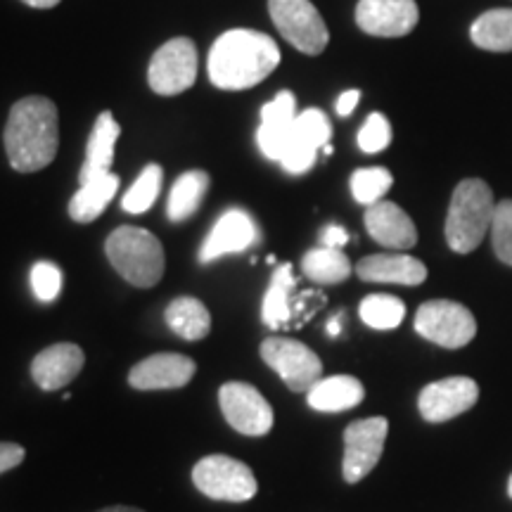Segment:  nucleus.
Listing matches in <instances>:
<instances>
[{"mask_svg": "<svg viewBox=\"0 0 512 512\" xmlns=\"http://www.w3.org/2000/svg\"><path fill=\"white\" fill-rule=\"evenodd\" d=\"M280 64L278 43L254 29H230L209 50V79L221 91L259 86Z\"/></svg>", "mask_w": 512, "mask_h": 512, "instance_id": "nucleus-1", "label": "nucleus"}, {"mask_svg": "<svg viewBox=\"0 0 512 512\" xmlns=\"http://www.w3.org/2000/svg\"><path fill=\"white\" fill-rule=\"evenodd\" d=\"M3 140L8 162L19 174H36L46 169L60 147V117L55 102L41 95L15 102Z\"/></svg>", "mask_w": 512, "mask_h": 512, "instance_id": "nucleus-2", "label": "nucleus"}, {"mask_svg": "<svg viewBox=\"0 0 512 512\" xmlns=\"http://www.w3.org/2000/svg\"><path fill=\"white\" fill-rule=\"evenodd\" d=\"M494 192L479 178H467L453 190L446 216V242L453 252L470 254L482 245L494 221Z\"/></svg>", "mask_w": 512, "mask_h": 512, "instance_id": "nucleus-3", "label": "nucleus"}, {"mask_svg": "<svg viewBox=\"0 0 512 512\" xmlns=\"http://www.w3.org/2000/svg\"><path fill=\"white\" fill-rule=\"evenodd\" d=\"M107 259L126 283L136 287H155L166 268L164 247L150 230L124 226L117 228L105 242Z\"/></svg>", "mask_w": 512, "mask_h": 512, "instance_id": "nucleus-4", "label": "nucleus"}, {"mask_svg": "<svg viewBox=\"0 0 512 512\" xmlns=\"http://www.w3.org/2000/svg\"><path fill=\"white\" fill-rule=\"evenodd\" d=\"M192 482L207 498L228 503L252 501L259 491L254 472L230 456H207L192 470Z\"/></svg>", "mask_w": 512, "mask_h": 512, "instance_id": "nucleus-5", "label": "nucleus"}, {"mask_svg": "<svg viewBox=\"0 0 512 512\" xmlns=\"http://www.w3.org/2000/svg\"><path fill=\"white\" fill-rule=\"evenodd\" d=\"M415 332L444 349H463L477 335V320L463 304L434 299L415 313Z\"/></svg>", "mask_w": 512, "mask_h": 512, "instance_id": "nucleus-6", "label": "nucleus"}, {"mask_svg": "<svg viewBox=\"0 0 512 512\" xmlns=\"http://www.w3.org/2000/svg\"><path fill=\"white\" fill-rule=\"evenodd\" d=\"M268 12L285 41L302 53L320 55L328 46V27L311 0H268Z\"/></svg>", "mask_w": 512, "mask_h": 512, "instance_id": "nucleus-7", "label": "nucleus"}, {"mask_svg": "<svg viewBox=\"0 0 512 512\" xmlns=\"http://www.w3.org/2000/svg\"><path fill=\"white\" fill-rule=\"evenodd\" d=\"M261 358L266 366L283 377L287 389L297 394H309V389L323 377V363L316 351L297 339L271 337L261 344Z\"/></svg>", "mask_w": 512, "mask_h": 512, "instance_id": "nucleus-8", "label": "nucleus"}, {"mask_svg": "<svg viewBox=\"0 0 512 512\" xmlns=\"http://www.w3.org/2000/svg\"><path fill=\"white\" fill-rule=\"evenodd\" d=\"M389 434V422L382 415L356 420L344 430V460L342 475L349 484L361 482L380 463L384 441Z\"/></svg>", "mask_w": 512, "mask_h": 512, "instance_id": "nucleus-9", "label": "nucleus"}, {"mask_svg": "<svg viewBox=\"0 0 512 512\" xmlns=\"http://www.w3.org/2000/svg\"><path fill=\"white\" fill-rule=\"evenodd\" d=\"M197 79V48L190 38H174L152 55L147 81L157 95H178Z\"/></svg>", "mask_w": 512, "mask_h": 512, "instance_id": "nucleus-10", "label": "nucleus"}, {"mask_svg": "<svg viewBox=\"0 0 512 512\" xmlns=\"http://www.w3.org/2000/svg\"><path fill=\"white\" fill-rule=\"evenodd\" d=\"M221 411L235 432L264 437L273 427V408L259 389L247 382H226L219 389Z\"/></svg>", "mask_w": 512, "mask_h": 512, "instance_id": "nucleus-11", "label": "nucleus"}, {"mask_svg": "<svg viewBox=\"0 0 512 512\" xmlns=\"http://www.w3.org/2000/svg\"><path fill=\"white\" fill-rule=\"evenodd\" d=\"M479 399V387L472 377H446L432 382L418 396L420 415L427 422H446L470 411Z\"/></svg>", "mask_w": 512, "mask_h": 512, "instance_id": "nucleus-12", "label": "nucleus"}, {"mask_svg": "<svg viewBox=\"0 0 512 512\" xmlns=\"http://www.w3.org/2000/svg\"><path fill=\"white\" fill-rule=\"evenodd\" d=\"M420 19L415 0H361L356 22L366 34L382 38H401L411 34Z\"/></svg>", "mask_w": 512, "mask_h": 512, "instance_id": "nucleus-13", "label": "nucleus"}, {"mask_svg": "<svg viewBox=\"0 0 512 512\" xmlns=\"http://www.w3.org/2000/svg\"><path fill=\"white\" fill-rule=\"evenodd\" d=\"M261 238L259 228L252 216L245 209H228L219 221L214 223L207 240L202 242L200 261L202 264H211V261L221 259V256L245 252L256 240Z\"/></svg>", "mask_w": 512, "mask_h": 512, "instance_id": "nucleus-14", "label": "nucleus"}, {"mask_svg": "<svg viewBox=\"0 0 512 512\" xmlns=\"http://www.w3.org/2000/svg\"><path fill=\"white\" fill-rule=\"evenodd\" d=\"M195 361L183 354H155L136 363L128 373V384L140 392L185 387L195 375Z\"/></svg>", "mask_w": 512, "mask_h": 512, "instance_id": "nucleus-15", "label": "nucleus"}, {"mask_svg": "<svg viewBox=\"0 0 512 512\" xmlns=\"http://www.w3.org/2000/svg\"><path fill=\"white\" fill-rule=\"evenodd\" d=\"M294 119H297V100L290 91L278 93L261 110V126L256 131V143H259V150L273 162H280L287 145H290Z\"/></svg>", "mask_w": 512, "mask_h": 512, "instance_id": "nucleus-16", "label": "nucleus"}, {"mask_svg": "<svg viewBox=\"0 0 512 512\" xmlns=\"http://www.w3.org/2000/svg\"><path fill=\"white\" fill-rule=\"evenodd\" d=\"M83 349L72 342H60L53 347L43 349L34 361H31V377L43 392H55V389L67 387L76 375L81 373Z\"/></svg>", "mask_w": 512, "mask_h": 512, "instance_id": "nucleus-17", "label": "nucleus"}, {"mask_svg": "<svg viewBox=\"0 0 512 512\" xmlns=\"http://www.w3.org/2000/svg\"><path fill=\"white\" fill-rule=\"evenodd\" d=\"M370 238L389 249H411L418 242V228L411 216L394 202H375L366 209Z\"/></svg>", "mask_w": 512, "mask_h": 512, "instance_id": "nucleus-18", "label": "nucleus"}, {"mask_svg": "<svg viewBox=\"0 0 512 512\" xmlns=\"http://www.w3.org/2000/svg\"><path fill=\"white\" fill-rule=\"evenodd\" d=\"M356 275L366 283L420 285L427 278V266L408 254H373L356 264Z\"/></svg>", "mask_w": 512, "mask_h": 512, "instance_id": "nucleus-19", "label": "nucleus"}, {"mask_svg": "<svg viewBox=\"0 0 512 512\" xmlns=\"http://www.w3.org/2000/svg\"><path fill=\"white\" fill-rule=\"evenodd\" d=\"M121 128L117 121H114L112 112H102L98 119H95V126L91 131V138H88L86 145V162L81 166L79 183H88L93 178L107 176L112 169L114 162V147H117Z\"/></svg>", "mask_w": 512, "mask_h": 512, "instance_id": "nucleus-20", "label": "nucleus"}, {"mask_svg": "<svg viewBox=\"0 0 512 512\" xmlns=\"http://www.w3.org/2000/svg\"><path fill=\"white\" fill-rule=\"evenodd\" d=\"M309 406L320 413H342L356 408L366 396L361 380L351 375H332L320 377V380L309 389Z\"/></svg>", "mask_w": 512, "mask_h": 512, "instance_id": "nucleus-21", "label": "nucleus"}, {"mask_svg": "<svg viewBox=\"0 0 512 512\" xmlns=\"http://www.w3.org/2000/svg\"><path fill=\"white\" fill-rule=\"evenodd\" d=\"M294 280L292 275V264H283L275 268L271 287H268L264 294V304H261V318L268 328L278 330L290 325L294 316Z\"/></svg>", "mask_w": 512, "mask_h": 512, "instance_id": "nucleus-22", "label": "nucleus"}, {"mask_svg": "<svg viewBox=\"0 0 512 512\" xmlns=\"http://www.w3.org/2000/svg\"><path fill=\"white\" fill-rule=\"evenodd\" d=\"M119 190V176L107 174L100 178H93V181L83 183L76 195L69 202V216L76 223H91L98 219V216L105 211L107 204L112 202V197L117 195Z\"/></svg>", "mask_w": 512, "mask_h": 512, "instance_id": "nucleus-23", "label": "nucleus"}, {"mask_svg": "<svg viewBox=\"0 0 512 512\" xmlns=\"http://www.w3.org/2000/svg\"><path fill=\"white\" fill-rule=\"evenodd\" d=\"M166 325L176 332L178 337L188 342H200L209 335L211 316L200 299L195 297H178L166 306Z\"/></svg>", "mask_w": 512, "mask_h": 512, "instance_id": "nucleus-24", "label": "nucleus"}, {"mask_svg": "<svg viewBox=\"0 0 512 512\" xmlns=\"http://www.w3.org/2000/svg\"><path fill=\"white\" fill-rule=\"evenodd\" d=\"M209 188V176L204 171H185L183 176L176 178L174 188H171L169 204H166V214H169V221L181 223L190 219L200 204L204 202V195H207Z\"/></svg>", "mask_w": 512, "mask_h": 512, "instance_id": "nucleus-25", "label": "nucleus"}, {"mask_svg": "<svg viewBox=\"0 0 512 512\" xmlns=\"http://www.w3.org/2000/svg\"><path fill=\"white\" fill-rule=\"evenodd\" d=\"M302 271L309 280L318 285H337L349 278L354 266H351L349 256L342 249L318 247L304 254Z\"/></svg>", "mask_w": 512, "mask_h": 512, "instance_id": "nucleus-26", "label": "nucleus"}, {"mask_svg": "<svg viewBox=\"0 0 512 512\" xmlns=\"http://www.w3.org/2000/svg\"><path fill=\"white\" fill-rule=\"evenodd\" d=\"M472 41L482 50L491 53H510L512 50V10L498 8L484 12L482 17L472 24Z\"/></svg>", "mask_w": 512, "mask_h": 512, "instance_id": "nucleus-27", "label": "nucleus"}, {"mask_svg": "<svg viewBox=\"0 0 512 512\" xmlns=\"http://www.w3.org/2000/svg\"><path fill=\"white\" fill-rule=\"evenodd\" d=\"M358 316L373 330H394L406 318V304L392 294H370L358 306Z\"/></svg>", "mask_w": 512, "mask_h": 512, "instance_id": "nucleus-28", "label": "nucleus"}, {"mask_svg": "<svg viewBox=\"0 0 512 512\" xmlns=\"http://www.w3.org/2000/svg\"><path fill=\"white\" fill-rule=\"evenodd\" d=\"M164 171L159 164H147L143 174L138 176V181L131 185V190L126 192L124 200H121V207L128 214H145V211L152 209V204L157 202L159 190H162Z\"/></svg>", "mask_w": 512, "mask_h": 512, "instance_id": "nucleus-29", "label": "nucleus"}, {"mask_svg": "<svg viewBox=\"0 0 512 512\" xmlns=\"http://www.w3.org/2000/svg\"><path fill=\"white\" fill-rule=\"evenodd\" d=\"M392 183L394 176L384 166H368V169H358L351 176V195H354L356 202L370 207V204L382 202V197L387 195Z\"/></svg>", "mask_w": 512, "mask_h": 512, "instance_id": "nucleus-30", "label": "nucleus"}, {"mask_svg": "<svg viewBox=\"0 0 512 512\" xmlns=\"http://www.w3.org/2000/svg\"><path fill=\"white\" fill-rule=\"evenodd\" d=\"M292 136H294V140H299V143L320 150V147H325L330 143V136H332L330 119L325 117L320 110H316V107H311V110L297 114V119H294Z\"/></svg>", "mask_w": 512, "mask_h": 512, "instance_id": "nucleus-31", "label": "nucleus"}, {"mask_svg": "<svg viewBox=\"0 0 512 512\" xmlns=\"http://www.w3.org/2000/svg\"><path fill=\"white\" fill-rule=\"evenodd\" d=\"M491 240H494L498 259L512 266V200L496 204L494 221H491Z\"/></svg>", "mask_w": 512, "mask_h": 512, "instance_id": "nucleus-32", "label": "nucleus"}, {"mask_svg": "<svg viewBox=\"0 0 512 512\" xmlns=\"http://www.w3.org/2000/svg\"><path fill=\"white\" fill-rule=\"evenodd\" d=\"M29 278L31 290H34V297L38 302H55L57 294L62 290V271L53 264V261H38V264L31 268Z\"/></svg>", "mask_w": 512, "mask_h": 512, "instance_id": "nucleus-33", "label": "nucleus"}, {"mask_svg": "<svg viewBox=\"0 0 512 512\" xmlns=\"http://www.w3.org/2000/svg\"><path fill=\"white\" fill-rule=\"evenodd\" d=\"M392 143V126H389L387 117H382L380 112H373L366 119V124L358 131V147L368 155H377L384 147Z\"/></svg>", "mask_w": 512, "mask_h": 512, "instance_id": "nucleus-34", "label": "nucleus"}, {"mask_svg": "<svg viewBox=\"0 0 512 512\" xmlns=\"http://www.w3.org/2000/svg\"><path fill=\"white\" fill-rule=\"evenodd\" d=\"M316 157H318L316 147L299 143V140H294V136H292L290 145H287L283 157H280V166H283L287 174L299 176V174H306V171L316 164Z\"/></svg>", "mask_w": 512, "mask_h": 512, "instance_id": "nucleus-35", "label": "nucleus"}, {"mask_svg": "<svg viewBox=\"0 0 512 512\" xmlns=\"http://www.w3.org/2000/svg\"><path fill=\"white\" fill-rule=\"evenodd\" d=\"M24 456H27V451H24L19 444H12V441H0V475L15 470L17 465H22Z\"/></svg>", "mask_w": 512, "mask_h": 512, "instance_id": "nucleus-36", "label": "nucleus"}, {"mask_svg": "<svg viewBox=\"0 0 512 512\" xmlns=\"http://www.w3.org/2000/svg\"><path fill=\"white\" fill-rule=\"evenodd\" d=\"M320 240H323V247L342 249L349 242V233L342 226H328L320 235Z\"/></svg>", "mask_w": 512, "mask_h": 512, "instance_id": "nucleus-37", "label": "nucleus"}, {"mask_svg": "<svg viewBox=\"0 0 512 512\" xmlns=\"http://www.w3.org/2000/svg\"><path fill=\"white\" fill-rule=\"evenodd\" d=\"M358 100H361V91H344L337 98V114L339 117H349L356 110Z\"/></svg>", "mask_w": 512, "mask_h": 512, "instance_id": "nucleus-38", "label": "nucleus"}, {"mask_svg": "<svg viewBox=\"0 0 512 512\" xmlns=\"http://www.w3.org/2000/svg\"><path fill=\"white\" fill-rule=\"evenodd\" d=\"M22 3H27L31 8H38V10H48V8H55V5H60V0H22Z\"/></svg>", "mask_w": 512, "mask_h": 512, "instance_id": "nucleus-39", "label": "nucleus"}, {"mask_svg": "<svg viewBox=\"0 0 512 512\" xmlns=\"http://www.w3.org/2000/svg\"><path fill=\"white\" fill-rule=\"evenodd\" d=\"M98 512H145V510L131 508V505H112V508H102Z\"/></svg>", "mask_w": 512, "mask_h": 512, "instance_id": "nucleus-40", "label": "nucleus"}, {"mask_svg": "<svg viewBox=\"0 0 512 512\" xmlns=\"http://www.w3.org/2000/svg\"><path fill=\"white\" fill-rule=\"evenodd\" d=\"M339 330H342V325H339V318H332L328 323V335L330 337H337Z\"/></svg>", "mask_w": 512, "mask_h": 512, "instance_id": "nucleus-41", "label": "nucleus"}, {"mask_svg": "<svg viewBox=\"0 0 512 512\" xmlns=\"http://www.w3.org/2000/svg\"><path fill=\"white\" fill-rule=\"evenodd\" d=\"M508 494H510V498H512V475H510V482H508Z\"/></svg>", "mask_w": 512, "mask_h": 512, "instance_id": "nucleus-42", "label": "nucleus"}]
</instances>
